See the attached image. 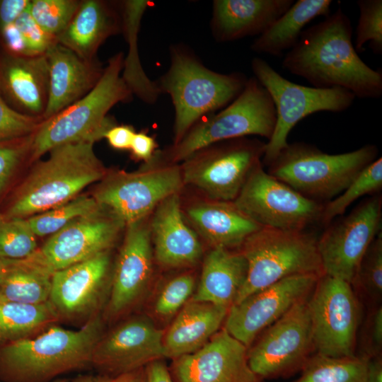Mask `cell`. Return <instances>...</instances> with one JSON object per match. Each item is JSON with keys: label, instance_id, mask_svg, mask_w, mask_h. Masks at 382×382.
<instances>
[{"label": "cell", "instance_id": "1", "mask_svg": "<svg viewBox=\"0 0 382 382\" xmlns=\"http://www.w3.org/2000/svg\"><path fill=\"white\" fill-rule=\"evenodd\" d=\"M352 26L339 7L324 20L302 32L285 54L282 67L313 87H340L356 98L378 99L382 95V72L366 64L352 42Z\"/></svg>", "mask_w": 382, "mask_h": 382}, {"label": "cell", "instance_id": "2", "mask_svg": "<svg viewBox=\"0 0 382 382\" xmlns=\"http://www.w3.org/2000/svg\"><path fill=\"white\" fill-rule=\"evenodd\" d=\"M105 324L102 314L77 330L54 324L33 337L1 347L0 381L48 382L91 366Z\"/></svg>", "mask_w": 382, "mask_h": 382}, {"label": "cell", "instance_id": "3", "mask_svg": "<svg viewBox=\"0 0 382 382\" xmlns=\"http://www.w3.org/2000/svg\"><path fill=\"white\" fill-rule=\"evenodd\" d=\"M170 54L169 69L156 83L161 93H168L173 104V140L176 144L202 118L233 101L243 90L248 78L240 72L224 74L214 71L181 45L171 47Z\"/></svg>", "mask_w": 382, "mask_h": 382}, {"label": "cell", "instance_id": "4", "mask_svg": "<svg viewBox=\"0 0 382 382\" xmlns=\"http://www.w3.org/2000/svg\"><path fill=\"white\" fill-rule=\"evenodd\" d=\"M93 144L84 140L50 150L48 158L35 166L5 216L26 219L44 212L71 200L103 178L105 169Z\"/></svg>", "mask_w": 382, "mask_h": 382}, {"label": "cell", "instance_id": "5", "mask_svg": "<svg viewBox=\"0 0 382 382\" xmlns=\"http://www.w3.org/2000/svg\"><path fill=\"white\" fill-rule=\"evenodd\" d=\"M123 62V53L115 54L88 93L40 123L32 137L30 154L33 161L63 144L84 140L95 142L103 138L115 125L107 116L108 111L117 103L132 98L122 78Z\"/></svg>", "mask_w": 382, "mask_h": 382}, {"label": "cell", "instance_id": "6", "mask_svg": "<svg viewBox=\"0 0 382 382\" xmlns=\"http://www.w3.org/2000/svg\"><path fill=\"white\" fill-rule=\"evenodd\" d=\"M378 148L366 144L352 151L330 154L304 143L288 144L269 164L268 173L313 200H332L377 158Z\"/></svg>", "mask_w": 382, "mask_h": 382}, {"label": "cell", "instance_id": "7", "mask_svg": "<svg viewBox=\"0 0 382 382\" xmlns=\"http://www.w3.org/2000/svg\"><path fill=\"white\" fill-rule=\"evenodd\" d=\"M317 241L306 231L262 227L250 235L239 249L247 260L248 274L234 304L286 277L324 274Z\"/></svg>", "mask_w": 382, "mask_h": 382}, {"label": "cell", "instance_id": "8", "mask_svg": "<svg viewBox=\"0 0 382 382\" xmlns=\"http://www.w3.org/2000/svg\"><path fill=\"white\" fill-rule=\"evenodd\" d=\"M276 110L267 90L252 76L240 95L217 113L202 118L168 151L173 162L184 161L196 151L220 141L258 135L271 138Z\"/></svg>", "mask_w": 382, "mask_h": 382}, {"label": "cell", "instance_id": "9", "mask_svg": "<svg viewBox=\"0 0 382 382\" xmlns=\"http://www.w3.org/2000/svg\"><path fill=\"white\" fill-rule=\"evenodd\" d=\"M254 77L267 90L276 110V124L266 142L264 162L269 165L287 145L291 129L303 118L318 112H341L356 99L348 90L340 87H308L291 81L260 57L251 61Z\"/></svg>", "mask_w": 382, "mask_h": 382}, {"label": "cell", "instance_id": "10", "mask_svg": "<svg viewBox=\"0 0 382 382\" xmlns=\"http://www.w3.org/2000/svg\"><path fill=\"white\" fill-rule=\"evenodd\" d=\"M183 185L181 169L161 163L156 153L137 171L117 172L104 178L93 197L126 226L144 219L162 201L178 194Z\"/></svg>", "mask_w": 382, "mask_h": 382}, {"label": "cell", "instance_id": "11", "mask_svg": "<svg viewBox=\"0 0 382 382\" xmlns=\"http://www.w3.org/2000/svg\"><path fill=\"white\" fill-rule=\"evenodd\" d=\"M265 144L242 137L203 148L184 161L183 184L197 187L214 201L233 202L260 162Z\"/></svg>", "mask_w": 382, "mask_h": 382}, {"label": "cell", "instance_id": "12", "mask_svg": "<svg viewBox=\"0 0 382 382\" xmlns=\"http://www.w3.org/2000/svg\"><path fill=\"white\" fill-rule=\"evenodd\" d=\"M262 227L305 231L321 222L325 203L309 199L275 178L259 162L233 202Z\"/></svg>", "mask_w": 382, "mask_h": 382}, {"label": "cell", "instance_id": "13", "mask_svg": "<svg viewBox=\"0 0 382 382\" xmlns=\"http://www.w3.org/2000/svg\"><path fill=\"white\" fill-rule=\"evenodd\" d=\"M248 348L252 371L263 380L289 377L301 371L315 346L308 299L267 327Z\"/></svg>", "mask_w": 382, "mask_h": 382}, {"label": "cell", "instance_id": "14", "mask_svg": "<svg viewBox=\"0 0 382 382\" xmlns=\"http://www.w3.org/2000/svg\"><path fill=\"white\" fill-rule=\"evenodd\" d=\"M308 306L316 353L331 357L356 355L360 308L352 284L324 274L308 297Z\"/></svg>", "mask_w": 382, "mask_h": 382}, {"label": "cell", "instance_id": "15", "mask_svg": "<svg viewBox=\"0 0 382 382\" xmlns=\"http://www.w3.org/2000/svg\"><path fill=\"white\" fill-rule=\"evenodd\" d=\"M112 268L108 250L54 272L48 301L59 321L82 326L103 314L110 293Z\"/></svg>", "mask_w": 382, "mask_h": 382}, {"label": "cell", "instance_id": "16", "mask_svg": "<svg viewBox=\"0 0 382 382\" xmlns=\"http://www.w3.org/2000/svg\"><path fill=\"white\" fill-rule=\"evenodd\" d=\"M125 224L106 209L81 216L50 236L23 260L52 275L54 272L110 250Z\"/></svg>", "mask_w": 382, "mask_h": 382}, {"label": "cell", "instance_id": "17", "mask_svg": "<svg viewBox=\"0 0 382 382\" xmlns=\"http://www.w3.org/2000/svg\"><path fill=\"white\" fill-rule=\"evenodd\" d=\"M382 197L374 195L329 225L318 239L324 274L350 284L368 247L381 231Z\"/></svg>", "mask_w": 382, "mask_h": 382}, {"label": "cell", "instance_id": "18", "mask_svg": "<svg viewBox=\"0 0 382 382\" xmlns=\"http://www.w3.org/2000/svg\"><path fill=\"white\" fill-rule=\"evenodd\" d=\"M320 277L291 276L248 296L229 308L224 328L249 348L267 327L308 299Z\"/></svg>", "mask_w": 382, "mask_h": 382}, {"label": "cell", "instance_id": "19", "mask_svg": "<svg viewBox=\"0 0 382 382\" xmlns=\"http://www.w3.org/2000/svg\"><path fill=\"white\" fill-rule=\"evenodd\" d=\"M164 330L149 318L132 316L104 332L92 352L91 366L116 377L163 359Z\"/></svg>", "mask_w": 382, "mask_h": 382}, {"label": "cell", "instance_id": "20", "mask_svg": "<svg viewBox=\"0 0 382 382\" xmlns=\"http://www.w3.org/2000/svg\"><path fill=\"white\" fill-rule=\"evenodd\" d=\"M112 268L109 299L103 312L105 322L121 319L145 296L153 272L151 231L144 219L130 224Z\"/></svg>", "mask_w": 382, "mask_h": 382}, {"label": "cell", "instance_id": "21", "mask_svg": "<svg viewBox=\"0 0 382 382\" xmlns=\"http://www.w3.org/2000/svg\"><path fill=\"white\" fill-rule=\"evenodd\" d=\"M248 348L224 328L199 350L173 359L174 382H265L250 369Z\"/></svg>", "mask_w": 382, "mask_h": 382}, {"label": "cell", "instance_id": "22", "mask_svg": "<svg viewBox=\"0 0 382 382\" xmlns=\"http://www.w3.org/2000/svg\"><path fill=\"white\" fill-rule=\"evenodd\" d=\"M45 55L49 81L43 120L57 115L88 93L98 83L104 69L96 60H85L57 42Z\"/></svg>", "mask_w": 382, "mask_h": 382}, {"label": "cell", "instance_id": "23", "mask_svg": "<svg viewBox=\"0 0 382 382\" xmlns=\"http://www.w3.org/2000/svg\"><path fill=\"white\" fill-rule=\"evenodd\" d=\"M150 231L154 257L162 266L192 267L200 260L202 245L184 221L178 194L167 197L156 207Z\"/></svg>", "mask_w": 382, "mask_h": 382}, {"label": "cell", "instance_id": "24", "mask_svg": "<svg viewBox=\"0 0 382 382\" xmlns=\"http://www.w3.org/2000/svg\"><path fill=\"white\" fill-rule=\"evenodd\" d=\"M294 2V0H215L211 30L214 38L227 42L260 35Z\"/></svg>", "mask_w": 382, "mask_h": 382}, {"label": "cell", "instance_id": "25", "mask_svg": "<svg viewBox=\"0 0 382 382\" xmlns=\"http://www.w3.org/2000/svg\"><path fill=\"white\" fill-rule=\"evenodd\" d=\"M228 309L190 299L164 331L165 357L174 359L201 349L219 330Z\"/></svg>", "mask_w": 382, "mask_h": 382}, {"label": "cell", "instance_id": "26", "mask_svg": "<svg viewBox=\"0 0 382 382\" xmlns=\"http://www.w3.org/2000/svg\"><path fill=\"white\" fill-rule=\"evenodd\" d=\"M121 30V16L111 3L86 0L81 1L67 27L57 36V42L81 58L93 61L99 47Z\"/></svg>", "mask_w": 382, "mask_h": 382}, {"label": "cell", "instance_id": "27", "mask_svg": "<svg viewBox=\"0 0 382 382\" xmlns=\"http://www.w3.org/2000/svg\"><path fill=\"white\" fill-rule=\"evenodd\" d=\"M247 274V260L239 249L212 248L204 257L199 284L190 299L229 308Z\"/></svg>", "mask_w": 382, "mask_h": 382}, {"label": "cell", "instance_id": "28", "mask_svg": "<svg viewBox=\"0 0 382 382\" xmlns=\"http://www.w3.org/2000/svg\"><path fill=\"white\" fill-rule=\"evenodd\" d=\"M187 216L212 248L240 249L244 241L262 228L233 202L199 203L190 207Z\"/></svg>", "mask_w": 382, "mask_h": 382}, {"label": "cell", "instance_id": "29", "mask_svg": "<svg viewBox=\"0 0 382 382\" xmlns=\"http://www.w3.org/2000/svg\"><path fill=\"white\" fill-rule=\"evenodd\" d=\"M5 87L25 114L42 117L48 97L49 71L45 54L16 57L3 74Z\"/></svg>", "mask_w": 382, "mask_h": 382}, {"label": "cell", "instance_id": "30", "mask_svg": "<svg viewBox=\"0 0 382 382\" xmlns=\"http://www.w3.org/2000/svg\"><path fill=\"white\" fill-rule=\"evenodd\" d=\"M331 0H298L262 34L250 49L257 53L279 57L298 42L304 28L319 16L330 14Z\"/></svg>", "mask_w": 382, "mask_h": 382}, {"label": "cell", "instance_id": "31", "mask_svg": "<svg viewBox=\"0 0 382 382\" xmlns=\"http://www.w3.org/2000/svg\"><path fill=\"white\" fill-rule=\"evenodd\" d=\"M152 2L128 0L122 3V30L127 44L128 53L124 58L122 78L132 94L148 104H154L161 91L156 81H151L144 72L138 52V33L142 16Z\"/></svg>", "mask_w": 382, "mask_h": 382}, {"label": "cell", "instance_id": "32", "mask_svg": "<svg viewBox=\"0 0 382 382\" xmlns=\"http://www.w3.org/2000/svg\"><path fill=\"white\" fill-rule=\"evenodd\" d=\"M52 275L23 259H0V298L37 305L48 302Z\"/></svg>", "mask_w": 382, "mask_h": 382}, {"label": "cell", "instance_id": "33", "mask_svg": "<svg viewBox=\"0 0 382 382\" xmlns=\"http://www.w3.org/2000/svg\"><path fill=\"white\" fill-rule=\"evenodd\" d=\"M59 321L49 301L31 305L0 298V347L33 337Z\"/></svg>", "mask_w": 382, "mask_h": 382}, {"label": "cell", "instance_id": "34", "mask_svg": "<svg viewBox=\"0 0 382 382\" xmlns=\"http://www.w3.org/2000/svg\"><path fill=\"white\" fill-rule=\"evenodd\" d=\"M368 359L362 355L331 357L316 353L291 382H366Z\"/></svg>", "mask_w": 382, "mask_h": 382}, {"label": "cell", "instance_id": "35", "mask_svg": "<svg viewBox=\"0 0 382 382\" xmlns=\"http://www.w3.org/2000/svg\"><path fill=\"white\" fill-rule=\"evenodd\" d=\"M382 187V158H377L364 168L345 190L324 204L321 223L329 224L345 212L355 200L378 192Z\"/></svg>", "mask_w": 382, "mask_h": 382}, {"label": "cell", "instance_id": "36", "mask_svg": "<svg viewBox=\"0 0 382 382\" xmlns=\"http://www.w3.org/2000/svg\"><path fill=\"white\" fill-rule=\"evenodd\" d=\"M100 207L93 196L80 195L26 220L36 236H51L74 220L94 212Z\"/></svg>", "mask_w": 382, "mask_h": 382}, {"label": "cell", "instance_id": "37", "mask_svg": "<svg viewBox=\"0 0 382 382\" xmlns=\"http://www.w3.org/2000/svg\"><path fill=\"white\" fill-rule=\"evenodd\" d=\"M36 237L26 219L0 215V259L29 257L37 249Z\"/></svg>", "mask_w": 382, "mask_h": 382}, {"label": "cell", "instance_id": "38", "mask_svg": "<svg viewBox=\"0 0 382 382\" xmlns=\"http://www.w3.org/2000/svg\"><path fill=\"white\" fill-rule=\"evenodd\" d=\"M364 296L378 302L382 296V233L371 243L358 265L352 282Z\"/></svg>", "mask_w": 382, "mask_h": 382}, {"label": "cell", "instance_id": "39", "mask_svg": "<svg viewBox=\"0 0 382 382\" xmlns=\"http://www.w3.org/2000/svg\"><path fill=\"white\" fill-rule=\"evenodd\" d=\"M195 279L191 273H183L166 282L159 289L153 304V314L158 320L171 319L192 298Z\"/></svg>", "mask_w": 382, "mask_h": 382}, {"label": "cell", "instance_id": "40", "mask_svg": "<svg viewBox=\"0 0 382 382\" xmlns=\"http://www.w3.org/2000/svg\"><path fill=\"white\" fill-rule=\"evenodd\" d=\"M80 4L76 0H32L28 11L35 22L57 39L70 23Z\"/></svg>", "mask_w": 382, "mask_h": 382}, {"label": "cell", "instance_id": "41", "mask_svg": "<svg viewBox=\"0 0 382 382\" xmlns=\"http://www.w3.org/2000/svg\"><path fill=\"white\" fill-rule=\"evenodd\" d=\"M359 17L356 28L354 48L357 52L364 51L369 43L373 52L382 54V1H357Z\"/></svg>", "mask_w": 382, "mask_h": 382}, {"label": "cell", "instance_id": "42", "mask_svg": "<svg viewBox=\"0 0 382 382\" xmlns=\"http://www.w3.org/2000/svg\"><path fill=\"white\" fill-rule=\"evenodd\" d=\"M42 121V117L28 115L11 108L0 91V140L30 136L35 132Z\"/></svg>", "mask_w": 382, "mask_h": 382}, {"label": "cell", "instance_id": "43", "mask_svg": "<svg viewBox=\"0 0 382 382\" xmlns=\"http://www.w3.org/2000/svg\"><path fill=\"white\" fill-rule=\"evenodd\" d=\"M25 41L30 56L46 53L57 39L45 31L31 16L28 7L15 22Z\"/></svg>", "mask_w": 382, "mask_h": 382}, {"label": "cell", "instance_id": "44", "mask_svg": "<svg viewBox=\"0 0 382 382\" xmlns=\"http://www.w3.org/2000/svg\"><path fill=\"white\" fill-rule=\"evenodd\" d=\"M33 134L19 142L0 141V193L25 154H30Z\"/></svg>", "mask_w": 382, "mask_h": 382}, {"label": "cell", "instance_id": "45", "mask_svg": "<svg viewBox=\"0 0 382 382\" xmlns=\"http://www.w3.org/2000/svg\"><path fill=\"white\" fill-rule=\"evenodd\" d=\"M361 354L367 358L382 356V306L377 305L369 313L360 339Z\"/></svg>", "mask_w": 382, "mask_h": 382}, {"label": "cell", "instance_id": "46", "mask_svg": "<svg viewBox=\"0 0 382 382\" xmlns=\"http://www.w3.org/2000/svg\"><path fill=\"white\" fill-rule=\"evenodd\" d=\"M1 28L4 44L14 56H30L23 36L15 23L6 25Z\"/></svg>", "mask_w": 382, "mask_h": 382}, {"label": "cell", "instance_id": "47", "mask_svg": "<svg viewBox=\"0 0 382 382\" xmlns=\"http://www.w3.org/2000/svg\"><path fill=\"white\" fill-rule=\"evenodd\" d=\"M156 143L153 137L145 132L135 133L129 149L134 158L150 162L154 157Z\"/></svg>", "mask_w": 382, "mask_h": 382}, {"label": "cell", "instance_id": "48", "mask_svg": "<svg viewBox=\"0 0 382 382\" xmlns=\"http://www.w3.org/2000/svg\"><path fill=\"white\" fill-rule=\"evenodd\" d=\"M130 125H113L104 134L111 147L117 150L129 149L135 134Z\"/></svg>", "mask_w": 382, "mask_h": 382}, {"label": "cell", "instance_id": "49", "mask_svg": "<svg viewBox=\"0 0 382 382\" xmlns=\"http://www.w3.org/2000/svg\"><path fill=\"white\" fill-rule=\"evenodd\" d=\"M30 0H3L0 2L1 28L15 23L28 8Z\"/></svg>", "mask_w": 382, "mask_h": 382}, {"label": "cell", "instance_id": "50", "mask_svg": "<svg viewBox=\"0 0 382 382\" xmlns=\"http://www.w3.org/2000/svg\"><path fill=\"white\" fill-rule=\"evenodd\" d=\"M146 382H174L169 369L163 359L153 361L145 367Z\"/></svg>", "mask_w": 382, "mask_h": 382}, {"label": "cell", "instance_id": "51", "mask_svg": "<svg viewBox=\"0 0 382 382\" xmlns=\"http://www.w3.org/2000/svg\"><path fill=\"white\" fill-rule=\"evenodd\" d=\"M366 381L382 382V356L368 359Z\"/></svg>", "mask_w": 382, "mask_h": 382}, {"label": "cell", "instance_id": "52", "mask_svg": "<svg viewBox=\"0 0 382 382\" xmlns=\"http://www.w3.org/2000/svg\"><path fill=\"white\" fill-rule=\"evenodd\" d=\"M115 382H146L145 367L117 376Z\"/></svg>", "mask_w": 382, "mask_h": 382}, {"label": "cell", "instance_id": "53", "mask_svg": "<svg viewBox=\"0 0 382 382\" xmlns=\"http://www.w3.org/2000/svg\"><path fill=\"white\" fill-rule=\"evenodd\" d=\"M115 377L98 374L79 375L69 382H115Z\"/></svg>", "mask_w": 382, "mask_h": 382}, {"label": "cell", "instance_id": "54", "mask_svg": "<svg viewBox=\"0 0 382 382\" xmlns=\"http://www.w3.org/2000/svg\"><path fill=\"white\" fill-rule=\"evenodd\" d=\"M69 380L66 379V378H58L57 380H54V381L52 382H69ZM0 382H2V381H0Z\"/></svg>", "mask_w": 382, "mask_h": 382}]
</instances>
